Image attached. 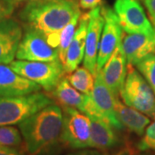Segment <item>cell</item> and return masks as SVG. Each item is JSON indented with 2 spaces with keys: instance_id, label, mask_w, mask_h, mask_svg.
Listing matches in <instances>:
<instances>
[{
  "instance_id": "6da1fadb",
  "label": "cell",
  "mask_w": 155,
  "mask_h": 155,
  "mask_svg": "<svg viewBox=\"0 0 155 155\" xmlns=\"http://www.w3.org/2000/svg\"><path fill=\"white\" fill-rule=\"evenodd\" d=\"M80 11L74 0H29L19 13L24 27L44 35L53 48H58L64 27Z\"/></svg>"
},
{
  "instance_id": "7a4b0ae2",
  "label": "cell",
  "mask_w": 155,
  "mask_h": 155,
  "mask_svg": "<svg viewBox=\"0 0 155 155\" xmlns=\"http://www.w3.org/2000/svg\"><path fill=\"white\" fill-rule=\"evenodd\" d=\"M63 125V111L54 103L46 106L18 124L29 155L41 151L61 138Z\"/></svg>"
},
{
  "instance_id": "3957f363",
  "label": "cell",
  "mask_w": 155,
  "mask_h": 155,
  "mask_svg": "<svg viewBox=\"0 0 155 155\" xmlns=\"http://www.w3.org/2000/svg\"><path fill=\"white\" fill-rule=\"evenodd\" d=\"M54 100L42 92L19 97H0V126H14L21 123Z\"/></svg>"
},
{
  "instance_id": "277c9868",
  "label": "cell",
  "mask_w": 155,
  "mask_h": 155,
  "mask_svg": "<svg viewBox=\"0 0 155 155\" xmlns=\"http://www.w3.org/2000/svg\"><path fill=\"white\" fill-rule=\"evenodd\" d=\"M126 105L149 118L155 119V94L149 84L132 65L127 64V73L120 93Z\"/></svg>"
},
{
  "instance_id": "5b68a950",
  "label": "cell",
  "mask_w": 155,
  "mask_h": 155,
  "mask_svg": "<svg viewBox=\"0 0 155 155\" xmlns=\"http://www.w3.org/2000/svg\"><path fill=\"white\" fill-rule=\"evenodd\" d=\"M116 97L103 78L102 69L97 67L94 87L91 95H86L84 113L88 116H96L105 120L116 129L124 128L115 111Z\"/></svg>"
},
{
  "instance_id": "8992f818",
  "label": "cell",
  "mask_w": 155,
  "mask_h": 155,
  "mask_svg": "<svg viewBox=\"0 0 155 155\" xmlns=\"http://www.w3.org/2000/svg\"><path fill=\"white\" fill-rule=\"evenodd\" d=\"M9 66L18 74L36 83L48 92L55 89L66 74L61 61L46 62L17 60Z\"/></svg>"
},
{
  "instance_id": "52a82bcc",
  "label": "cell",
  "mask_w": 155,
  "mask_h": 155,
  "mask_svg": "<svg viewBox=\"0 0 155 155\" xmlns=\"http://www.w3.org/2000/svg\"><path fill=\"white\" fill-rule=\"evenodd\" d=\"M63 125L61 140L73 149L90 147L91 119L77 109L62 107Z\"/></svg>"
},
{
  "instance_id": "ba28073f",
  "label": "cell",
  "mask_w": 155,
  "mask_h": 155,
  "mask_svg": "<svg viewBox=\"0 0 155 155\" xmlns=\"http://www.w3.org/2000/svg\"><path fill=\"white\" fill-rule=\"evenodd\" d=\"M24 28L16 55L17 60L46 62L60 61L58 48L48 43L43 34L33 28Z\"/></svg>"
},
{
  "instance_id": "9c48e42d",
  "label": "cell",
  "mask_w": 155,
  "mask_h": 155,
  "mask_svg": "<svg viewBox=\"0 0 155 155\" xmlns=\"http://www.w3.org/2000/svg\"><path fill=\"white\" fill-rule=\"evenodd\" d=\"M113 10L125 33L150 34L155 31L138 0H116Z\"/></svg>"
},
{
  "instance_id": "30bf717a",
  "label": "cell",
  "mask_w": 155,
  "mask_h": 155,
  "mask_svg": "<svg viewBox=\"0 0 155 155\" xmlns=\"http://www.w3.org/2000/svg\"><path fill=\"white\" fill-rule=\"evenodd\" d=\"M101 12L104 18V25L100 40L97 67L102 69L117 46L122 41V27L114 10L108 5H100Z\"/></svg>"
},
{
  "instance_id": "8fae6325",
  "label": "cell",
  "mask_w": 155,
  "mask_h": 155,
  "mask_svg": "<svg viewBox=\"0 0 155 155\" xmlns=\"http://www.w3.org/2000/svg\"><path fill=\"white\" fill-rule=\"evenodd\" d=\"M89 24L86 35L84 67L95 76L97 72V61L99 49L100 40L104 25V18L98 6L89 11Z\"/></svg>"
},
{
  "instance_id": "7c38bea8",
  "label": "cell",
  "mask_w": 155,
  "mask_h": 155,
  "mask_svg": "<svg viewBox=\"0 0 155 155\" xmlns=\"http://www.w3.org/2000/svg\"><path fill=\"white\" fill-rule=\"evenodd\" d=\"M127 73V58L121 42L102 68L103 78L115 97L120 96Z\"/></svg>"
},
{
  "instance_id": "4fadbf2b",
  "label": "cell",
  "mask_w": 155,
  "mask_h": 155,
  "mask_svg": "<svg viewBox=\"0 0 155 155\" xmlns=\"http://www.w3.org/2000/svg\"><path fill=\"white\" fill-rule=\"evenodd\" d=\"M41 87L16 72L9 65L0 64V97H19L38 92Z\"/></svg>"
},
{
  "instance_id": "5bb4252c",
  "label": "cell",
  "mask_w": 155,
  "mask_h": 155,
  "mask_svg": "<svg viewBox=\"0 0 155 155\" xmlns=\"http://www.w3.org/2000/svg\"><path fill=\"white\" fill-rule=\"evenodd\" d=\"M23 31L20 23L13 18L0 22V64H11L17 55Z\"/></svg>"
},
{
  "instance_id": "9a60e30c",
  "label": "cell",
  "mask_w": 155,
  "mask_h": 155,
  "mask_svg": "<svg viewBox=\"0 0 155 155\" xmlns=\"http://www.w3.org/2000/svg\"><path fill=\"white\" fill-rule=\"evenodd\" d=\"M122 44L127 64L135 66L145 57L155 54V31L150 34H127L122 37Z\"/></svg>"
},
{
  "instance_id": "2e32d148",
  "label": "cell",
  "mask_w": 155,
  "mask_h": 155,
  "mask_svg": "<svg viewBox=\"0 0 155 155\" xmlns=\"http://www.w3.org/2000/svg\"><path fill=\"white\" fill-rule=\"evenodd\" d=\"M88 24L89 13H84L79 18L77 30L67 49L65 63L63 65L66 74L75 71L82 61H84Z\"/></svg>"
},
{
  "instance_id": "e0dca14e",
  "label": "cell",
  "mask_w": 155,
  "mask_h": 155,
  "mask_svg": "<svg viewBox=\"0 0 155 155\" xmlns=\"http://www.w3.org/2000/svg\"><path fill=\"white\" fill-rule=\"evenodd\" d=\"M89 117L91 119L90 147L106 151L118 145L119 138L115 132V127L102 118L96 116Z\"/></svg>"
},
{
  "instance_id": "ac0fdd59",
  "label": "cell",
  "mask_w": 155,
  "mask_h": 155,
  "mask_svg": "<svg viewBox=\"0 0 155 155\" xmlns=\"http://www.w3.org/2000/svg\"><path fill=\"white\" fill-rule=\"evenodd\" d=\"M115 111L118 120L123 127L137 135H143L147 125L150 123L148 116L123 104L119 99V97H116Z\"/></svg>"
},
{
  "instance_id": "d6986e66",
  "label": "cell",
  "mask_w": 155,
  "mask_h": 155,
  "mask_svg": "<svg viewBox=\"0 0 155 155\" xmlns=\"http://www.w3.org/2000/svg\"><path fill=\"white\" fill-rule=\"evenodd\" d=\"M54 97L62 107H71L83 112L84 110L86 95L74 88L67 78H62L60 83L53 91Z\"/></svg>"
},
{
  "instance_id": "ffe728a7",
  "label": "cell",
  "mask_w": 155,
  "mask_h": 155,
  "mask_svg": "<svg viewBox=\"0 0 155 155\" xmlns=\"http://www.w3.org/2000/svg\"><path fill=\"white\" fill-rule=\"evenodd\" d=\"M74 88L84 95H91L94 87L95 76L84 67H78L67 77Z\"/></svg>"
},
{
  "instance_id": "44dd1931",
  "label": "cell",
  "mask_w": 155,
  "mask_h": 155,
  "mask_svg": "<svg viewBox=\"0 0 155 155\" xmlns=\"http://www.w3.org/2000/svg\"><path fill=\"white\" fill-rule=\"evenodd\" d=\"M81 11H78L77 14L72 17V19L64 27L61 33V39H60V44L58 47L59 52V58L61 62L64 65L66 60L67 49L72 42L73 36L77 30L78 25L79 22V18L81 17Z\"/></svg>"
},
{
  "instance_id": "7402d4cb",
  "label": "cell",
  "mask_w": 155,
  "mask_h": 155,
  "mask_svg": "<svg viewBox=\"0 0 155 155\" xmlns=\"http://www.w3.org/2000/svg\"><path fill=\"white\" fill-rule=\"evenodd\" d=\"M22 143L20 130L14 126H0V147H18Z\"/></svg>"
},
{
  "instance_id": "603a6c76",
  "label": "cell",
  "mask_w": 155,
  "mask_h": 155,
  "mask_svg": "<svg viewBox=\"0 0 155 155\" xmlns=\"http://www.w3.org/2000/svg\"><path fill=\"white\" fill-rule=\"evenodd\" d=\"M155 94V54H149L135 65Z\"/></svg>"
},
{
  "instance_id": "cb8c5ba5",
  "label": "cell",
  "mask_w": 155,
  "mask_h": 155,
  "mask_svg": "<svg viewBox=\"0 0 155 155\" xmlns=\"http://www.w3.org/2000/svg\"><path fill=\"white\" fill-rule=\"evenodd\" d=\"M139 151H155V120L146 128L143 138L137 144Z\"/></svg>"
},
{
  "instance_id": "d4e9b609",
  "label": "cell",
  "mask_w": 155,
  "mask_h": 155,
  "mask_svg": "<svg viewBox=\"0 0 155 155\" xmlns=\"http://www.w3.org/2000/svg\"><path fill=\"white\" fill-rule=\"evenodd\" d=\"M17 6V0H0V22L10 18Z\"/></svg>"
},
{
  "instance_id": "484cf974",
  "label": "cell",
  "mask_w": 155,
  "mask_h": 155,
  "mask_svg": "<svg viewBox=\"0 0 155 155\" xmlns=\"http://www.w3.org/2000/svg\"><path fill=\"white\" fill-rule=\"evenodd\" d=\"M103 0H79L78 5L84 10H92L101 5Z\"/></svg>"
},
{
  "instance_id": "4316f807",
  "label": "cell",
  "mask_w": 155,
  "mask_h": 155,
  "mask_svg": "<svg viewBox=\"0 0 155 155\" xmlns=\"http://www.w3.org/2000/svg\"><path fill=\"white\" fill-rule=\"evenodd\" d=\"M0 155H24V153L18 147H0Z\"/></svg>"
},
{
  "instance_id": "83f0119b",
  "label": "cell",
  "mask_w": 155,
  "mask_h": 155,
  "mask_svg": "<svg viewBox=\"0 0 155 155\" xmlns=\"http://www.w3.org/2000/svg\"><path fill=\"white\" fill-rule=\"evenodd\" d=\"M68 155H106L104 153H102L98 151H82V152H78V153H73Z\"/></svg>"
},
{
  "instance_id": "f1b7e54d",
  "label": "cell",
  "mask_w": 155,
  "mask_h": 155,
  "mask_svg": "<svg viewBox=\"0 0 155 155\" xmlns=\"http://www.w3.org/2000/svg\"><path fill=\"white\" fill-rule=\"evenodd\" d=\"M134 147H130V146H127L126 147L120 150L116 155H132V153L134 152Z\"/></svg>"
},
{
  "instance_id": "f546056e",
  "label": "cell",
  "mask_w": 155,
  "mask_h": 155,
  "mask_svg": "<svg viewBox=\"0 0 155 155\" xmlns=\"http://www.w3.org/2000/svg\"><path fill=\"white\" fill-rule=\"evenodd\" d=\"M136 155H155V151H143V153H137V154Z\"/></svg>"
},
{
  "instance_id": "4dcf8cb0",
  "label": "cell",
  "mask_w": 155,
  "mask_h": 155,
  "mask_svg": "<svg viewBox=\"0 0 155 155\" xmlns=\"http://www.w3.org/2000/svg\"><path fill=\"white\" fill-rule=\"evenodd\" d=\"M137 150H138V149H137ZM137 150H136V149L134 150V152L132 153V155H136V154H137V153H138V151H137Z\"/></svg>"
},
{
  "instance_id": "1f68e13d",
  "label": "cell",
  "mask_w": 155,
  "mask_h": 155,
  "mask_svg": "<svg viewBox=\"0 0 155 155\" xmlns=\"http://www.w3.org/2000/svg\"><path fill=\"white\" fill-rule=\"evenodd\" d=\"M17 1H29V0H17Z\"/></svg>"
}]
</instances>
